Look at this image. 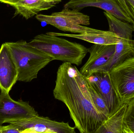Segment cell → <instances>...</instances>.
Returning a JSON list of instances; mask_svg holds the SVG:
<instances>
[{
	"label": "cell",
	"instance_id": "6da1fadb",
	"mask_svg": "<svg viewBox=\"0 0 134 133\" xmlns=\"http://www.w3.org/2000/svg\"><path fill=\"white\" fill-rule=\"evenodd\" d=\"M53 94L66 106L80 133H97L107 119L93 104L86 78L72 64L64 62L58 68Z\"/></svg>",
	"mask_w": 134,
	"mask_h": 133
},
{
	"label": "cell",
	"instance_id": "7a4b0ae2",
	"mask_svg": "<svg viewBox=\"0 0 134 133\" xmlns=\"http://www.w3.org/2000/svg\"><path fill=\"white\" fill-rule=\"evenodd\" d=\"M28 45L52 58L79 66L88 53V48L82 45L71 42L59 36L47 33L35 37Z\"/></svg>",
	"mask_w": 134,
	"mask_h": 133
},
{
	"label": "cell",
	"instance_id": "3957f363",
	"mask_svg": "<svg viewBox=\"0 0 134 133\" xmlns=\"http://www.w3.org/2000/svg\"><path fill=\"white\" fill-rule=\"evenodd\" d=\"M5 43L17 68L20 82L28 83L37 79L39 72L53 61L25 41Z\"/></svg>",
	"mask_w": 134,
	"mask_h": 133
},
{
	"label": "cell",
	"instance_id": "277c9868",
	"mask_svg": "<svg viewBox=\"0 0 134 133\" xmlns=\"http://www.w3.org/2000/svg\"><path fill=\"white\" fill-rule=\"evenodd\" d=\"M35 18L39 22L64 32L80 34L94 33L97 30L84 26L90 24V16L76 9L64 8L61 11L50 15L38 14Z\"/></svg>",
	"mask_w": 134,
	"mask_h": 133
},
{
	"label": "cell",
	"instance_id": "5b68a950",
	"mask_svg": "<svg viewBox=\"0 0 134 133\" xmlns=\"http://www.w3.org/2000/svg\"><path fill=\"white\" fill-rule=\"evenodd\" d=\"M108 73L113 88L122 104L134 97V56L114 66Z\"/></svg>",
	"mask_w": 134,
	"mask_h": 133
},
{
	"label": "cell",
	"instance_id": "8992f818",
	"mask_svg": "<svg viewBox=\"0 0 134 133\" xmlns=\"http://www.w3.org/2000/svg\"><path fill=\"white\" fill-rule=\"evenodd\" d=\"M39 115L28 102L15 101L9 93L1 91L0 93V126L24 119Z\"/></svg>",
	"mask_w": 134,
	"mask_h": 133
},
{
	"label": "cell",
	"instance_id": "52a82bcc",
	"mask_svg": "<svg viewBox=\"0 0 134 133\" xmlns=\"http://www.w3.org/2000/svg\"><path fill=\"white\" fill-rule=\"evenodd\" d=\"M17 126L21 133H75V127L68 123L52 120L39 115L30 118L12 122Z\"/></svg>",
	"mask_w": 134,
	"mask_h": 133
},
{
	"label": "cell",
	"instance_id": "ba28073f",
	"mask_svg": "<svg viewBox=\"0 0 134 133\" xmlns=\"http://www.w3.org/2000/svg\"><path fill=\"white\" fill-rule=\"evenodd\" d=\"M86 78L104 100L110 116L113 115L122 104L113 88L108 72L95 73Z\"/></svg>",
	"mask_w": 134,
	"mask_h": 133
},
{
	"label": "cell",
	"instance_id": "9c48e42d",
	"mask_svg": "<svg viewBox=\"0 0 134 133\" xmlns=\"http://www.w3.org/2000/svg\"><path fill=\"white\" fill-rule=\"evenodd\" d=\"M88 7L101 9L121 21L134 23L133 20L117 0H69L64 5V8L79 11Z\"/></svg>",
	"mask_w": 134,
	"mask_h": 133
},
{
	"label": "cell",
	"instance_id": "30bf717a",
	"mask_svg": "<svg viewBox=\"0 0 134 133\" xmlns=\"http://www.w3.org/2000/svg\"><path fill=\"white\" fill-rule=\"evenodd\" d=\"M115 48V45H93L88 48L89 59L80 69L81 74L87 77L93 73L100 72L111 58Z\"/></svg>",
	"mask_w": 134,
	"mask_h": 133
},
{
	"label": "cell",
	"instance_id": "8fae6325",
	"mask_svg": "<svg viewBox=\"0 0 134 133\" xmlns=\"http://www.w3.org/2000/svg\"><path fill=\"white\" fill-rule=\"evenodd\" d=\"M18 72L6 43L0 48V90L9 93L18 81Z\"/></svg>",
	"mask_w": 134,
	"mask_h": 133
},
{
	"label": "cell",
	"instance_id": "7c38bea8",
	"mask_svg": "<svg viewBox=\"0 0 134 133\" xmlns=\"http://www.w3.org/2000/svg\"><path fill=\"white\" fill-rule=\"evenodd\" d=\"M62 0H20L11 6L15 8L16 15L28 20L42 11L55 7Z\"/></svg>",
	"mask_w": 134,
	"mask_h": 133
},
{
	"label": "cell",
	"instance_id": "4fadbf2b",
	"mask_svg": "<svg viewBox=\"0 0 134 133\" xmlns=\"http://www.w3.org/2000/svg\"><path fill=\"white\" fill-rule=\"evenodd\" d=\"M47 34L59 36L67 37L82 40L93 44L101 45H116L120 41L121 38L116 34L109 31L98 30L94 33L80 34H69L56 32H48Z\"/></svg>",
	"mask_w": 134,
	"mask_h": 133
},
{
	"label": "cell",
	"instance_id": "5bb4252c",
	"mask_svg": "<svg viewBox=\"0 0 134 133\" xmlns=\"http://www.w3.org/2000/svg\"><path fill=\"white\" fill-rule=\"evenodd\" d=\"M120 38V41L115 45L114 54L100 72H108L114 66L134 56V40L126 37Z\"/></svg>",
	"mask_w": 134,
	"mask_h": 133
},
{
	"label": "cell",
	"instance_id": "9a60e30c",
	"mask_svg": "<svg viewBox=\"0 0 134 133\" xmlns=\"http://www.w3.org/2000/svg\"><path fill=\"white\" fill-rule=\"evenodd\" d=\"M127 102L122 104L118 110L104 122L97 133H122L124 117Z\"/></svg>",
	"mask_w": 134,
	"mask_h": 133
},
{
	"label": "cell",
	"instance_id": "2e32d148",
	"mask_svg": "<svg viewBox=\"0 0 134 133\" xmlns=\"http://www.w3.org/2000/svg\"><path fill=\"white\" fill-rule=\"evenodd\" d=\"M87 83L91 99L94 107L102 115L108 119L110 117V113L104 100L93 85L88 81Z\"/></svg>",
	"mask_w": 134,
	"mask_h": 133
},
{
	"label": "cell",
	"instance_id": "e0dca14e",
	"mask_svg": "<svg viewBox=\"0 0 134 133\" xmlns=\"http://www.w3.org/2000/svg\"><path fill=\"white\" fill-rule=\"evenodd\" d=\"M122 133H134V97L127 102L124 117Z\"/></svg>",
	"mask_w": 134,
	"mask_h": 133
},
{
	"label": "cell",
	"instance_id": "ac0fdd59",
	"mask_svg": "<svg viewBox=\"0 0 134 133\" xmlns=\"http://www.w3.org/2000/svg\"><path fill=\"white\" fill-rule=\"evenodd\" d=\"M6 126H0V133H21L17 126L13 123H9Z\"/></svg>",
	"mask_w": 134,
	"mask_h": 133
},
{
	"label": "cell",
	"instance_id": "d6986e66",
	"mask_svg": "<svg viewBox=\"0 0 134 133\" xmlns=\"http://www.w3.org/2000/svg\"><path fill=\"white\" fill-rule=\"evenodd\" d=\"M117 1L120 4L122 8L131 17V18H132L133 17V15L131 10L130 8L126 1V0H117Z\"/></svg>",
	"mask_w": 134,
	"mask_h": 133
},
{
	"label": "cell",
	"instance_id": "ffe728a7",
	"mask_svg": "<svg viewBox=\"0 0 134 133\" xmlns=\"http://www.w3.org/2000/svg\"><path fill=\"white\" fill-rule=\"evenodd\" d=\"M128 4L129 5L133 15V18L134 23L133 24V28L134 31V0H126Z\"/></svg>",
	"mask_w": 134,
	"mask_h": 133
},
{
	"label": "cell",
	"instance_id": "44dd1931",
	"mask_svg": "<svg viewBox=\"0 0 134 133\" xmlns=\"http://www.w3.org/2000/svg\"><path fill=\"white\" fill-rule=\"evenodd\" d=\"M20 0H0V2L4 3L11 5L17 2Z\"/></svg>",
	"mask_w": 134,
	"mask_h": 133
}]
</instances>
